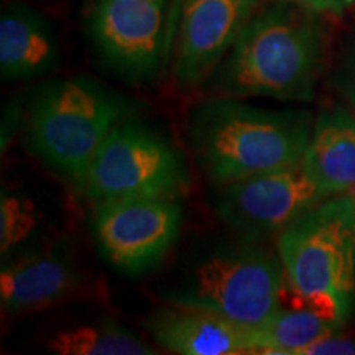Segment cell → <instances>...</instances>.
I'll return each instance as SVG.
<instances>
[{
    "mask_svg": "<svg viewBox=\"0 0 355 355\" xmlns=\"http://www.w3.org/2000/svg\"><path fill=\"white\" fill-rule=\"evenodd\" d=\"M324 15L273 0L260 7L212 74L222 96L313 101L324 69Z\"/></svg>",
    "mask_w": 355,
    "mask_h": 355,
    "instance_id": "6da1fadb",
    "label": "cell"
},
{
    "mask_svg": "<svg viewBox=\"0 0 355 355\" xmlns=\"http://www.w3.org/2000/svg\"><path fill=\"white\" fill-rule=\"evenodd\" d=\"M313 117L306 110H272L219 96L189 110L188 141L201 170L220 186L300 165Z\"/></svg>",
    "mask_w": 355,
    "mask_h": 355,
    "instance_id": "7a4b0ae2",
    "label": "cell"
},
{
    "mask_svg": "<svg viewBox=\"0 0 355 355\" xmlns=\"http://www.w3.org/2000/svg\"><path fill=\"white\" fill-rule=\"evenodd\" d=\"M277 242L293 308H308L344 324L355 296L352 198L322 199L283 229Z\"/></svg>",
    "mask_w": 355,
    "mask_h": 355,
    "instance_id": "3957f363",
    "label": "cell"
},
{
    "mask_svg": "<svg viewBox=\"0 0 355 355\" xmlns=\"http://www.w3.org/2000/svg\"><path fill=\"white\" fill-rule=\"evenodd\" d=\"M133 110L128 97L92 78L53 79L32 92L26 140L35 157L79 191L102 141Z\"/></svg>",
    "mask_w": 355,
    "mask_h": 355,
    "instance_id": "277c9868",
    "label": "cell"
},
{
    "mask_svg": "<svg viewBox=\"0 0 355 355\" xmlns=\"http://www.w3.org/2000/svg\"><path fill=\"white\" fill-rule=\"evenodd\" d=\"M286 278L277 257L254 241L220 245L194 261L166 303L212 311L247 327H260L283 308Z\"/></svg>",
    "mask_w": 355,
    "mask_h": 355,
    "instance_id": "5b68a950",
    "label": "cell"
},
{
    "mask_svg": "<svg viewBox=\"0 0 355 355\" xmlns=\"http://www.w3.org/2000/svg\"><path fill=\"white\" fill-rule=\"evenodd\" d=\"M189 183L183 153L155 128L127 119L97 150L81 189L92 202L178 196Z\"/></svg>",
    "mask_w": 355,
    "mask_h": 355,
    "instance_id": "8992f818",
    "label": "cell"
},
{
    "mask_svg": "<svg viewBox=\"0 0 355 355\" xmlns=\"http://www.w3.org/2000/svg\"><path fill=\"white\" fill-rule=\"evenodd\" d=\"M86 30L115 76L133 86L152 84L170 55L173 0H91Z\"/></svg>",
    "mask_w": 355,
    "mask_h": 355,
    "instance_id": "52a82bcc",
    "label": "cell"
},
{
    "mask_svg": "<svg viewBox=\"0 0 355 355\" xmlns=\"http://www.w3.org/2000/svg\"><path fill=\"white\" fill-rule=\"evenodd\" d=\"M178 196L127 198L94 204L92 235L102 259L127 277L153 272L180 237Z\"/></svg>",
    "mask_w": 355,
    "mask_h": 355,
    "instance_id": "ba28073f",
    "label": "cell"
},
{
    "mask_svg": "<svg viewBox=\"0 0 355 355\" xmlns=\"http://www.w3.org/2000/svg\"><path fill=\"white\" fill-rule=\"evenodd\" d=\"M322 199L300 163L220 184L214 209L219 220L243 241L257 242L278 235Z\"/></svg>",
    "mask_w": 355,
    "mask_h": 355,
    "instance_id": "9c48e42d",
    "label": "cell"
},
{
    "mask_svg": "<svg viewBox=\"0 0 355 355\" xmlns=\"http://www.w3.org/2000/svg\"><path fill=\"white\" fill-rule=\"evenodd\" d=\"M259 8L260 0H186L173 60L178 86L211 78Z\"/></svg>",
    "mask_w": 355,
    "mask_h": 355,
    "instance_id": "30bf717a",
    "label": "cell"
},
{
    "mask_svg": "<svg viewBox=\"0 0 355 355\" xmlns=\"http://www.w3.org/2000/svg\"><path fill=\"white\" fill-rule=\"evenodd\" d=\"M79 283L74 245L68 237L38 248H25L3 260L0 306L7 316H24L73 293Z\"/></svg>",
    "mask_w": 355,
    "mask_h": 355,
    "instance_id": "8fae6325",
    "label": "cell"
},
{
    "mask_svg": "<svg viewBox=\"0 0 355 355\" xmlns=\"http://www.w3.org/2000/svg\"><path fill=\"white\" fill-rule=\"evenodd\" d=\"M159 347L180 355L260 354L257 327H247L212 311L168 303L145 322Z\"/></svg>",
    "mask_w": 355,
    "mask_h": 355,
    "instance_id": "7c38bea8",
    "label": "cell"
},
{
    "mask_svg": "<svg viewBox=\"0 0 355 355\" xmlns=\"http://www.w3.org/2000/svg\"><path fill=\"white\" fill-rule=\"evenodd\" d=\"M61 66V44L51 20L35 7L12 2L0 15V78L32 81Z\"/></svg>",
    "mask_w": 355,
    "mask_h": 355,
    "instance_id": "4fadbf2b",
    "label": "cell"
},
{
    "mask_svg": "<svg viewBox=\"0 0 355 355\" xmlns=\"http://www.w3.org/2000/svg\"><path fill=\"white\" fill-rule=\"evenodd\" d=\"M301 165L324 198L349 193L355 186V115L339 105L321 109Z\"/></svg>",
    "mask_w": 355,
    "mask_h": 355,
    "instance_id": "5bb4252c",
    "label": "cell"
},
{
    "mask_svg": "<svg viewBox=\"0 0 355 355\" xmlns=\"http://www.w3.org/2000/svg\"><path fill=\"white\" fill-rule=\"evenodd\" d=\"M48 350L60 355L158 354L146 340L114 319H101L58 331L48 340Z\"/></svg>",
    "mask_w": 355,
    "mask_h": 355,
    "instance_id": "9a60e30c",
    "label": "cell"
},
{
    "mask_svg": "<svg viewBox=\"0 0 355 355\" xmlns=\"http://www.w3.org/2000/svg\"><path fill=\"white\" fill-rule=\"evenodd\" d=\"M340 326L308 308H282L257 327L260 354L301 355L311 344L337 334Z\"/></svg>",
    "mask_w": 355,
    "mask_h": 355,
    "instance_id": "2e32d148",
    "label": "cell"
},
{
    "mask_svg": "<svg viewBox=\"0 0 355 355\" xmlns=\"http://www.w3.org/2000/svg\"><path fill=\"white\" fill-rule=\"evenodd\" d=\"M40 214L37 204L24 193L2 189L0 194V255L2 260L25 250L37 234Z\"/></svg>",
    "mask_w": 355,
    "mask_h": 355,
    "instance_id": "e0dca14e",
    "label": "cell"
},
{
    "mask_svg": "<svg viewBox=\"0 0 355 355\" xmlns=\"http://www.w3.org/2000/svg\"><path fill=\"white\" fill-rule=\"evenodd\" d=\"M332 83L355 110V33L345 42L340 51L332 73Z\"/></svg>",
    "mask_w": 355,
    "mask_h": 355,
    "instance_id": "ac0fdd59",
    "label": "cell"
},
{
    "mask_svg": "<svg viewBox=\"0 0 355 355\" xmlns=\"http://www.w3.org/2000/svg\"><path fill=\"white\" fill-rule=\"evenodd\" d=\"M319 15L339 17L355 6V0H285Z\"/></svg>",
    "mask_w": 355,
    "mask_h": 355,
    "instance_id": "d6986e66",
    "label": "cell"
},
{
    "mask_svg": "<svg viewBox=\"0 0 355 355\" xmlns=\"http://www.w3.org/2000/svg\"><path fill=\"white\" fill-rule=\"evenodd\" d=\"M318 354H355V340L343 336H329L326 339L318 340L306 347L301 355H318Z\"/></svg>",
    "mask_w": 355,
    "mask_h": 355,
    "instance_id": "ffe728a7",
    "label": "cell"
},
{
    "mask_svg": "<svg viewBox=\"0 0 355 355\" xmlns=\"http://www.w3.org/2000/svg\"><path fill=\"white\" fill-rule=\"evenodd\" d=\"M347 194H349V196H350V198H352V201H354V204H355V186H354V188H352V189H350V191H349V193H347Z\"/></svg>",
    "mask_w": 355,
    "mask_h": 355,
    "instance_id": "44dd1931",
    "label": "cell"
}]
</instances>
